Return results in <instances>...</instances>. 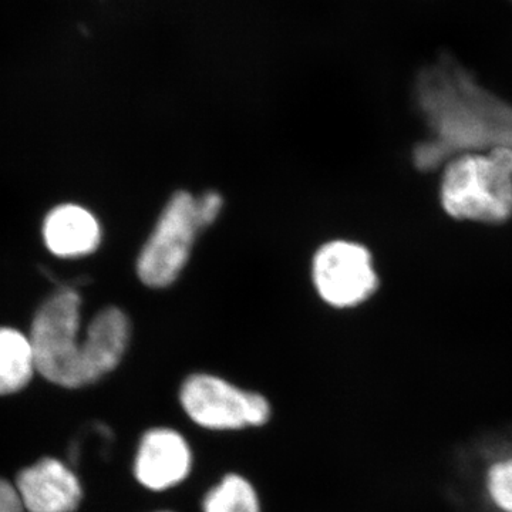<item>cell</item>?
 Instances as JSON below:
<instances>
[{
	"mask_svg": "<svg viewBox=\"0 0 512 512\" xmlns=\"http://www.w3.org/2000/svg\"><path fill=\"white\" fill-rule=\"evenodd\" d=\"M419 97L444 156L512 147V107L481 89L450 57L421 73Z\"/></svg>",
	"mask_w": 512,
	"mask_h": 512,
	"instance_id": "obj_1",
	"label": "cell"
},
{
	"mask_svg": "<svg viewBox=\"0 0 512 512\" xmlns=\"http://www.w3.org/2000/svg\"><path fill=\"white\" fill-rule=\"evenodd\" d=\"M441 205L456 220L501 224L512 217V147L458 154L440 185Z\"/></svg>",
	"mask_w": 512,
	"mask_h": 512,
	"instance_id": "obj_2",
	"label": "cell"
},
{
	"mask_svg": "<svg viewBox=\"0 0 512 512\" xmlns=\"http://www.w3.org/2000/svg\"><path fill=\"white\" fill-rule=\"evenodd\" d=\"M82 296L73 288L53 293L33 318L30 343L37 373L66 389L86 387L82 359Z\"/></svg>",
	"mask_w": 512,
	"mask_h": 512,
	"instance_id": "obj_3",
	"label": "cell"
},
{
	"mask_svg": "<svg viewBox=\"0 0 512 512\" xmlns=\"http://www.w3.org/2000/svg\"><path fill=\"white\" fill-rule=\"evenodd\" d=\"M178 402L192 424L214 433L259 429L272 416L271 403L264 394L207 372L185 377Z\"/></svg>",
	"mask_w": 512,
	"mask_h": 512,
	"instance_id": "obj_4",
	"label": "cell"
},
{
	"mask_svg": "<svg viewBox=\"0 0 512 512\" xmlns=\"http://www.w3.org/2000/svg\"><path fill=\"white\" fill-rule=\"evenodd\" d=\"M201 231L195 218V198L175 192L137 259V275L150 288H167L183 274L195 238Z\"/></svg>",
	"mask_w": 512,
	"mask_h": 512,
	"instance_id": "obj_5",
	"label": "cell"
},
{
	"mask_svg": "<svg viewBox=\"0 0 512 512\" xmlns=\"http://www.w3.org/2000/svg\"><path fill=\"white\" fill-rule=\"evenodd\" d=\"M312 278L320 298L335 308H355L379 286L370 252L363 245L332 241L313 258Z\"/></svg>",
	"mask_w": 512,
	"mask_h": 512,
	"instance_id": "obj_6",
	"label": "cell"
},
{
	"mask_svg": "<svg viewBox=\"0 0 512 512\" xmlns=\"http://www.w3.org/2000/svg\"><path fill=\"white\" fill-rule=\"evenodd\" d=\"M194 470L190 441L173 427H151L144 431L134 454V478L144 490L165 493L180 487Z\"/></svg>",
	"mask_w": 512,
	"mask_h": 512,
	"instance_id": "obj_7",
	"label": "cell"
},
{
	"mask_svg": "<svg viewBox=\"0 0 512 512\" xmlns=\"http://www.w3.org/2000/svg\"><path fill=\"white\" fill-rule=\"evenodd\" d=\"M28 512H74L83 500L79 477L57 458H43L16 478Z\"/></svg>",
	"mask_w": 512,
	"mask_h": 512,
	"instance_id": "obj_8",
	"label": "cell"
},
{
	"mask_svg": "<svg viewBox=\"0 0 512 512\" xmlns=\"http://www.w3.org/2000/svg\"><path fill=\"white\" fill-rule=\"evenodd\" d=\"M131 340L126 313L109 306L97 313L83 335L82 359L86 384L99 382L120 366Z\"/></svg>",
	"mask_w": 512,
	"mask_h": 512,
	"instance_id": "obj_9",
	"label": "cell"
},
{
	"mask_svg": "<svg viewBox=\"0 0 512 512\" xmlns=\"http://www.w3.org/2000/svg\"><path fill=\"white\" fill-rule=\"evenodd\" d=\"M46 248L59 258H82L101 244L100 222L92 212L76 204L53 208L43 222Z\"/></svg>",
	"mask_w": 512,
	"mask_h": 512,
	"instance_id": "obj_10",
	"label": "cell"
},
{
	"mask_svg": "<svg viewBox=\"0 0 512 512\" xmlns=\"http://www.w3.org/2000/svg\"><path fill=\"white\" fill-rule=\"evenodd\" d=\"M36 372L29 336L18 329L0 328V396L25 389Z\"/></svg>",
	"mask_w": 512,
	"mask_h": 512,
	"instance_id": "obj_11",
	"label": "cell"
},
{
	"mask_svg": "<svg viewBox=\"0 0 512 512\" xmlns=\"http://www.w3.org/2000/svg\"><path fill=\"white\" fill-rule=\"evenodd\" d=\"M201 512H264L255 485L238 473H228L208 488Z\"/></svg>",
	"mask_w": 512,
	"mask_h": 512,
	"instance_id": "obj_12",
	"label": "cell"
},
{
	"mask_svg": "<svg viewBox=\"0 0 512 512\" xmlns=\"http://www.w3.org/2000/svg\"><path fill=\"white\" fill-rule=\"evenodd\" d=\"M483 491L495 511L512 512V453L488 461L483 471Z\"/></svg>",
	"mask_w": 512,
	"mask_h": 512,
	"instance_id": "obj_13",
	"label": "cell"
},
{
	"mask_svg": "<svg viewBox=\"0 0 512 512\" xmlns=\"http://www.w3.org/2000/svg\"><path fill=\"white\" fill-rule=\"evenodd\" d=\"M224 200L220 192L207 191L200 198H195V218L200 228L210 227L220 217Z\"/></svg>",
	"mask_w": 512,
	"mask_h": 512,
	"instance_id": "obj_14",
	"label": "cell"
},
{
	"mask_svg": "<svg viewBox=\"0 0 512 512\" xmlns=\"http://www.w3.org/2000/svg\"><path fill=\"white\" fill-rule=\"evenodd\" d=\"M0 512H28L16 485L0 478Z\"/></svg>",
	"mask_w": 512,
	"mask_h": 512,
	"instance_id": "obj_15",
	"label": "cell"
},
{
	"mask_svg": "<svg viewBox=\"0 0 512 512\" xmlns=\"http://www.w3.org/2000/svg\"><path fill=\"white\" fill-rule=\"evenodd\" d=\"M154 512H177V511H171V510H158V511H154Z\"/></svg>",
	"mask_w": 512,
	"mask_h": 512,
	"instance_id": "obj_16",
	"label": "cell"
}]
</instances>
